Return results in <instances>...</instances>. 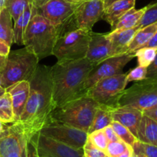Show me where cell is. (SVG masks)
Wrapping results in <instances>:
<instances>
[{"label":"cell","instance_id":"cell-34","mask_svg":"<svg viewBox=\"0 0 157 157\" xmlns=\"http://www.w3.org/2000/svg\"><path fill=\"white\" fill-rule=\"evenodd\" d=\"M147 67L139 66L132 69L126 76V81L127 84L132 82V81H139L147 78Z\"/></svg>","mask_w":157,"mask_h":157},{"label":"cell","instance_id":"cell-43","mask_svg":"<svg viewBox=\"0 0 157 157\" xmlns=\"http://www.w3.org/2000/svg\"><path fill=\"white\" fill-rule=\"evenodd\" d=\"M6 59H7V56H4V55H0V71L3 69L5 64H6Z\"/></svg>","mask_w":157,"mask_h":157},{"label":"cell","instance_id":"cell-35","mask_svg":"<svg viewBox=\"0 0 157 157\" xmlns=\"http://www.w3.org/2000/svg\"><path fill=\"white\" fill-rule=\"evenodd\" d=\"M84 157H104L107 156L105 152L97 148L88 139L83 147Z\"/></svg>","mask_w":157,"mask_h":157},{"label":"cell","instance_id":"cell-33","mask_svg":"<svg viewBox=\"0 0 157 157\" xmlns=\"http://www.w3.org/2000/svg\"><path fill=\"white\" fill-rule=\"evenodd\" d=\"M131 146H129L121 140L113 142H109L105 150V153L109 157H117L126 151Z\"/></svg>","mask_w":157,"mask_h":157},{"label":"cell","instance_id":"cell-27","mask_svg":"<svg viewBox=\"0 0 157 157\" xmlns=\"http://www.w3.org/2000/svg\"><path fill=\"white\" fill-rule=\"evenodd\" d=\"M135 57L137 58L138 65L147 67L155 59L157 54V48H140L134 52Z\"/></svg>","mask_w":157,"mask_h":157},{"label":"cell","instance_id":"cell-54","mask_svg":"<svg viewBox=\"0 0 157 157\" xmlns=\"http://www.w3.org/2000/svg\"><path fill=\"white\" fill-rule=\"evenodd\" d=\"M0 157H1V155H0Z\"/></svg>","mask_w":157,"mask_h":157},{"label":"cell","instance_id":"cell-29","mask_svg":"<svg viewBox=\"0 0 157 157\" xmlns=\"http://www.w3.org/2000/svg\"><path fill=\"white\" fill-rule=\"evenodd\" d=\"M28 0H6V8L10 13L14 21H16L18 17L24 11Z\"/></svg>","mask_w":157,"mask_h":157},{"label":"cell","instance_id":"cell-3","mask_svg":"<svg viewBox=\"0 0 157 157\" xmlns=\"http://www.w3.org/2000/svg\"><path fill=\"white\" fill-rule=\"evenodd\" d=\"M59 34L58 30L37 9L24 34L23 44L40 60L53 55V49Z\"/></svg>","mask_w":157,"mask_h":157},{"label":"cell","instance_id":"cell-20","mask_svg":"<svg viewBox=\"0 0 157 157\" xmlns=\"http://www.w3.org/2000/svg\"><path fill=\"white\" fill-rule=\"evenodd\" d=\"M37 11V9L33 6L32 0H28L27 5L25 8L21 15L18 17L16 21H15L13 31V41L18 45H23V38L25 29L32 18V15Z\"/></svg>","mask_w":157,"mask_h":157},{"label":"cell","instance_id":"cell-45","mask_svg":"<svg viewBox=\"0 0 157 157\" xmlns=\"http://www.w3.org/2000/svg\"><path fill=\"white\" fill-rule=\"evenodd\" d=\"M6 127H7V126L6 125V124H4V123L2 122V121H0V134H1L2 132L5 131V130L6 129Z\"/></svg>","mask_w":157,"mask_h":157},{"label":"cell","instance_id":"cell-44","mask_svg":"<svg viewBox=\"0 0 157 157\" xmlns=\"http://www.w3.org/2000/svg\"><path fill=\"white\" fill-rule=\"evenodd\" d=\"M117 1H119V0H103V2H104V8H107L110 5H111L112 3L115 2Z\"/></svg>","mask_w":157,"mask_h":157},{"label":"cell","instance_id":"cell-16","mask_svg":"<svg viewBox=\"0 0 157 157\" xmlns=\"http://www.w3.org/2000/svg\"><path fill=\"white\" fill-rule=\"evenodd\" d=\"M111 113L113 121L127 127L137 139V130L144 115L143 111L133 107L123 106L113 109Z\"/></svg>","mask_w":157,"mask_h":157},{"label":"cell","instance_id":"cell-10","mask_svg":"<svg viewBox=\"0 0 157 157\" xmlns=\"http://www.w3.org/2000/svg\"><path fill=\"white\" fill-rule=\"evenodd\" d=\"M135 58L134 53H125L121 55L112 56L97 64L90 71L84 85V90H87L99 81L108 77L121 74L127 63Z\"/></svg>","mask_w":157,"mask_h":157},{"label":"cell","instance_id":"cell-19","mask_svg":"<svg viewBox=\"0 0 157 157\" xmlns=\"http://www.w3.org/2000/svg\"><path fill=\"white\" fill-rule=\"evenodd\" d=\"M136 0H119L104 9L101 19L104 20L111 25L112 30L114 29L120 18L133 8H135Z\"/></svg>","mask_w":157,"mask_h":157},{"label":"cell","instance_id":"cell-22","mask_svg":"<svg viewBox=\"0 0 157 157\" xmlns=\"http://www.w3.org/2000/svg\"><path fill=\"white\" fill-rule=\"evenodd\" d=\"M157 31V21L140 29L135 34L133 40L129 44L127 53H134L136 50L147 44Z\"/></svg>","mask_w":157,"mask_h":157},{"label":"cell","instance_id":"cell-47","mask_svg":"<svg viewBox=\"0 0 157 157\" xmlns=\"http://www.w3.org/2000/svg\"><path fill=\"white\" fill-rule=\"evenodd\" d=\"M6 0H0V9H2L6 7Z\"/></svg>","mask_w":157,"mask_h":157},{"label":"cell","instance_id":"cell-37","mask_svg":"<svg viewBox=\"0 0 157 157\" xmlns=\"http://www.w3.org/2000/svg\"><path fill=\"white\" fill-rule=\"evenodd\" d=\"M103 130H104L106 137L108 140L109 142H113V141L120 140L119 137H118L117 135L116 134V133H115V131L113 130L111 125H109L107 126V127H106L105 128L103 129Z\"/></svg>","mask_w":157,"mask_h":157},{"label":"cell","instance_id":"cell-17","mask_svg":"<svg viewBox=\"0 0 157 157\" xmlns=\"http://www.w3.org/2000/svg\"><path fill=\"white\" fill-rule=\"evenodd\" d=\"M140 28L136 26L129 29H114L107 34L110 43V56L127 53L129 44Z\"/></svg>","mask_w":157,"mask_h":157},{"label":"cell","instance_id":"cell-25","mask_svg":"<svg viewBox=\"0 0 157 157\" xmlns=\"http://www.w3.org/2000/svg\"><path fill=\"white\" fill-rule=\"evenodd\" d=\"M112 110L113 109L100 106L95 113L94 121L87 133H90L96 130H103L106 127L110 125L113 122L111 113Z\"/></svg>","mask_w":157,"mask_h":157},{"label":"cell","instance_id":"cell-7","mask_svg":"<svg viewBox=\"0 0 157 157\" xmlns=\"http://www.w3.org/2000/svg\"><path fill=\"white\" fill-rule=\"evenodd\" d=\"M157 105V78H145L124 89L118 98L117 107L128 106L144 112Z\"/></svg>","mask_w":157,"mask_h":157},{"label":"cell","instance_id":"cell-38","mask_svg":"<svg viewBox=\"0 0 157 157\" xmlns=\"http://www.w3.org/2000/svg\"><path fill=\"white\" fill-rule=\"evenodd\" d=\"M144 115L149 117L150 118H151L152 120L155 121L157 123V105L155 107H152V108L148 109V110H146L143 112Z\"/></svg>","mask_w":157,"mask_h":157},{"label":"cell","instance_id":"cell-1","mask_svg":"<svg viewBox=\"0 0 157 157\" xmlns=\"http://www.w3.org/2000/svg\"><path fill=\"white\" fill-rule=\"evenodd\" d=\"M29 81V98L19 120L15 124L28 136L32 137L42 127L50 124L51 115L55 109L51 67L38 64Z\"/></svg>","mask_w":157,"mask_h":157},{"label":"cell","instance_id":"cell-31","mask_svg":"<svg viewBox=\"0 0 157 157\" xmlns=\"http://www.w3.org/2000/svg\"><path fill=\"white\" fill-rule=\"evenodd\" d=\"M87 139L97 147V148L100 149L102 151L105 152L107 146L108 144L109 141L107 139L104 133V130H99L94 131L92 133H88L87 135Z\"/></svg>","mask_w":157,"mask_h":157},{"label":"cell","instance_id":"cell-21","mask_svg":"<svg viewBox=\"0 0 157 157\" xmlns=\"http://www.w3.org/2000/svg\"><path fill=\"white\" fill-rule=\"evenodd\" d=\"M137 140L144 144L157 146V123L144 114L138 127Z\"/></svg>","mask_w":157,"mask_h":157},{"label":"cell","instance_id":"cell-51","mask_svg":"<svg viewBox=\"0 0 157 157\" xmlns=\"http://www.w3.org/2000/svg\"><path fill=\"white\" fill-rule=\"evenodd\" d=\"M0 14H1V9H0Z\"/></svg>","mask_w":157,"mask_h":157},{"label":"cell","instance_id":"cell-12","mask_svg":"<svg viewBox=\"0 0 157 157\" xmlns=\"http://www.w3.org/2000/svg\"><path fill=\"white\" fill-rule=\"evenodd\" d=\"M39 132L44 136L77 149L83 148L88 135L87 132L58 123H51L42 127Z\"/></svg>","mask_w":157,"mask_h":157},{"label":"cell","instance_id":"cell-14","mask_svg":"<svg viewBox=\"0 0 157 157\" xmlns=\"http://www.w3.org/2000/svg\"><path fill=\"white\" fill-rule=\"evenodd\" d=\"M78 5L66 0H49L38 12L59 29L71 19Z\"/></svg>","mask_w":157,"mask_h":157},{"label":"cell","instance_id":"cell-49","mask_svg":"<svg viewBox=\"0 0 157 157\" xmlns=\"http://www.w3.org/2000/svg\"><path fill=\"white\" fill-rule=\"evenodd\" d=\"M131 157H144V154H142V153H133V154L132 155Z\"/></svg>","mask_w":157,"mask_h":157},{"label":"cell","instance_id":"cell-46","mask_svg":"<svg viewBox=\"0 0 157 157\" xmlns=\"http://www.w3.org/2000/svg\"><path fill=\"white\" fill-rule=\"evenodd\" d=\"M67 2L71 3H73V4H79L81 2H83L84 0H66Z\"/></svg>","mask_w":157,"mask_h":157},{"label":"cell","instance_id":"cell-24","mask_svg":"<svg viewBox=\"0 0 157 157\" xmlns=\"http://www.w3.org/2000/svg\"><path fill=\"white\" fill-rule=\"evenodd\" d=\"M12 18L6 7L1 9L0 14V39L6 41L9 45L14 42V31Z\"/></svg>","mask_w":157,"mask_h":157},{"label":"cell","instance_id":"cell-11","mask_svg":"<svg viewBox=\"0 0 157 157\" xmlns=\"http://www.w3.org/2000/svg\"><path fill=\"white\" fill-rule=\"evenodd\" d=\"M38 157H84L82 149L69 147L37 132L32 137Z\"/></svg>","mask_w":157,"mask_h":157},{"label":"cell","instance_id":"cell-52","mask_svg":"<svg viewBox=\"0 0 157 157\" xmlns=\"http://www.w3.org/2000/svg\"><path fill=\"white\" fill-rule=\"evenodd\" d=\"M104 157H109V156H104Z\"/></svg>","mask_w":157,"mask_h":157},{"label":"cell","instance_id":"cell-15","mask_svg":"<svg viewBox=\"0 0 157 157\" xmlns=\"http://www.w3.org/2000/svg\"><path fill=\"white\" fill-rule=\"evenodd\" d=\"M110 56V43L107 34L95 33L91 31L86 58L95 66Z\"/></svg>","mask_w":157,"mask_h":157},{"label":"cell","instance_id":"cell-8","mask_svg":"<svg viewBox=\"0 0 157 157\" xmlns=\"http://www.w3.org/2000/svg\"><path fill=\"white\" fill-rule=\"evenodd\" d=\"M1 157H38L32 137L17 124L7 126L0 134Z\"/></svg>","mask_w":157,"mask_h":157},{"label":"cell","instance_id":"cell-32","mask_svg":"<svg viewBox=\"0 0 157 157\" xmlns=\"http://www.w3.org/2000/svg\"><path fill=\"white\" fill-rule=\"evenodd\" d=\"M132 148L134 153H142L146 157H157V146L144 144L137 140Z\"/></svg>","mask_w":157,"mask_h":157},{"label":"cell","instance_id":"cell-53","mask_svg":"<svg viewBox=\"0 0 157 157\" xmlns=\"http://www.w3.org/2000/svg\"><path fill=\"white\" fill-rule=\"evenodd\" d=\"M144 157H146V156H144Z\"/></svg>","mask_w":157,"mask_h":157},{"label":"cell","instance_id":"cell-41","mask_svg":"<svg viewBox=\"0 0 157 157\" xmlns=\"http://www.w3.org/2000/svg\"><path fill=\"white\" fill-rule=\"evenodd\" d=\"M48 1L49 0H32V3H33V6L38 10L42 8Z\"/></svg>","mask_w":157,"mask_h":157},{"label":"cell","instance_id":"cell-48","mask_svg":"<svg viewBox=\"0 0 157 157\" xmlns=\"http://www.w3.org/2000/svg\"><path fill=\"white\" fill-rule=\"evenodd\" d=\"M6 92V88H4L3 87H0V97H1L2 94H4Z\"/></svg>","mask_w":157,"mask_h":157},{"label":"cell","instance_id":"cell-39","mask_svg":"<svg viewBox=\"0 0 157 157\" xmlns=\"http://www.w3.org/2000/svg\"><path fill=\"white\" fill-rule=\"evenodd\" d=\"M10 45L7 44L5 41L0 39V55L8 56L10 52Z\"/></svg>","mask_w":157,"mask_h":157},{"label":"cell","instance_id":"cell-28","mask_svg":"<svg viewBox=\"0 0 157 157\" xmlns=\"http://www.w3.org/2000/svg\"><path fill=\"white\" fill-rule=\"evenodd\" d=\"M110 125L113 127V130L115 131L116 134L117 135L119 139L121 140L124 141L127 144H128L129 146H131L132 147L134 144V143L137 140L136 136L127 127H124V125L120 124L117 121H113V122L111 123Z\"/></svg>","mask_w":157,"mask_h":157},{"label":"cell","instance_id":"cell-40","mask_svg":"<svg viewBox=\"0 0 157 157\" xmlns=\"http://www.w3.org/2000/svg\"><path fill=\"white\" fill-rule=\"evenodd\" d=\"M144 47H151V48H157V31L156 33L153 35L151 39L148 41L146 44H144L142 48Z\"/></svg>","mask_w":157,"mask_h":157},{"label":"cell","instance_id":"cell-2","mask_svg":"<svg viewBox=\"0 0 157 157\" xmlns=\"http://www.w3.org/2000/svg\"><path fill=\"white\" fill-rule=\"evenodd\" d=\"M94 67L86 58L76 61H57L51 67L55 109L86 94L84 83Z\"/></svg>","mask_w":157,"mask_h":157},{"label":"cell","instance_id":"cell-50","mask_svg":"<svg viewBox=\"0 0 157 157\" xmlns=\"http://www.w3.org/2000/svg\"><path fill=\"white\" fill-rule=\"evenodd\" d=\"M0 87H2V81L1 75H0Z\"/></svg>","mask_w":157,"mask_h":157},{"label":"cell","instance_id":"cell-5","mask_svg":"<svg viewBox=\"0 0 157 157\" xmlns=\"http://www.w3.org/2000/svg\"><path fill=\"white\" fill-rule=\"evenodd\" d=\"M39 59L26 47L12 51L0 71L2 87L8 88L21 81H29L38 66Z\"/></svg>","mask_w":157,"mask_h":157},{"label":"cell","instance_id":"cell-13","mask_svg":"<svg viewBox=\"0 0 157 157\" xmlns=\"http://www.w3.org/2000/svg\"><path fill=\"white\" fill-rule=\"evenodd\" d=\"M103 0H84L78 5L73 15L77 29L92 31L95 23L101 19L104 12Z\"/></svg>","mask_w":157,"mask_h":157},{"label":"cell","instance_id":"cell-42","mask_svg":"<svg viewBox=\"0 0 157 157\" xmlns=\"http://www.w3.org/2000/svg\"><path fill=\"white\" fill-rule=\"evenodd\" d=\"M133 154V150L132 147H130L128 149H127L126 151H124V153H121L120 156H118L117 157H131L132 155Z\"/></svg>","mask_w":157,"mask_h":157},{"label":"cell","instance_id":"cell-6","mask_svg":"<svg viewBox=\"0 0 157 157\" xmlns=\"http://www.w3.org/2000/svg\"><path fill=\"white\" fill-rule=\"evenodd\" d=\"M91 31L76 29L63 34L57 40L53 55L58 61H76L86 58Z\"/></svg>","mask_w":157,"mask_h":157},{"label":"cell","instance_id":"cell-4","mask_svg":"<svg viewBox=\"0 0 157 157\" xmlns=\"http://www.w3.org/2000/svg\"><path fill=\"white\" fill-rule=\"evenodd\" d=\"M99 107L93 98L85 94L55 108L51 115L50 124H65L88 133Z\"/></svg>","mask_w":157,"mask_h":157},{"label":"cell","instance_id":"cell-23","mask_svg":"<svg viewBox=\"0 0 157 157\" xmlns=\"http://www.w3.org/2000/svg\"><path fill=\"white\" fill-rule=\"evenodd\" d=\"M146 9H147V6L140 9H136L135 8H133L129 10L120 18L113 30L114 29H129L137 26L145 12Z\"/></svg>","mask_w":157,"mask_h":157},{"label":"cell","instance_id":"cell-9","mask_svg":"<svg viewBox=\"0 0 157 157\" xmlns=\"http://www.w3.org/2000/svg\"><path fill=\"white\" fill-rule=\"evenodd\" d=\"M127 74H117L104 78L90 87L86 94L93 98L100 106L114 109L117 107L118 98L127 85Z\"/></svg>","mask_w":157,"mask_h":157},{"label":"cell","instance_id":"cell-36","mask_svg":"<svg viewBox=\"0 0 157 157\" xmlns=\"http://www.w3.org/2000/svg\"><path fill=\"white\" fill-rule=\"evenodd\" d=\"M147 78H157V54L153 62L147 67Z\"/></svg>","mask_w":157,"mask_h":157},{"label":"cell","instance_id":"cell-30","mask_svg":"<svg viewBox=\"0 0 157 157\" xmlns=\"http://www.w3.org/2000/svg\"><path fill=\"white\" fill-rule=\"evenodd\" d=\"M157 21V2L148 5L142 18L138 24L140 29Z\"/></svg>","mask_w":157,"mask_h":157},{"label":"cell","instance_id":"cell-26","mask_svg":"<svg viewBox=\"0 0 157 157\" xmlns=\"http://www.w3.org/2000/svg\"><path fill=\"white\" fill-rule=\"evenodd\" d=\"M0 121L4 124H13L15 121L12 98L7 91L0 97Z\"/></svg>","mask_w":157,"mask_h":157},{"label":"cell","instance_id":"cell-18","mask_svg":"<svg viewBox=\"0 0 157 157\" xmlns=\"http://www.w3.org/2000/svg\"><path fill=\"white\" fill-rule=\"evenodd\" d=\"M12 98V107H13L15 121L19 120L21 114L24 110L29 95L30 84L29 81H21L6 89Z\"/></svg>","mask_w":157,"mask_h":157}]
</instances>
